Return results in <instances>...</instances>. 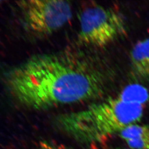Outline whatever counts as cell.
I'll list each match as a JSON object with an SVG mask.
<instances>
[{"label":"cell","mask_w":149,"mask_h":149,"mask_svg":"<svg viewBox=\"0 0 149 149\" xmlns=\"http://www.w3.org/2000/svg\"><path fill=\"white\" fill-rule=\"evenodd\" d=\"M6 83L21 104L42 110L98 98L108 78L91 58L66 50L32 56L10 72Z\"/></svg>","instance_id":"6da1fadb"},{"label":"cell","mask_w":149,"mask_h":149,"mask_svg":"<svg viewBox=\"0 0 149 149\" xmlns=\"http://www.w3.org/2000/svg\"><path fill=\"white\" fill-rule=\"evenodd\" d=\"M143 105L118 97L95 103L79 111L60 115L56 120L60 131L83 144L102 142L128 125L141 121Z\"/></svg>","instance_id":"7a4b0ae2"},{"label":"cell","mask_w":149,"mask_h":149,"mask_svg":"<svg viewBox=\"0 0 149 149\" xmlns=\"http://www.w3.org/2000/svg\"><path fill=\"white\" fill-rule=\"evenodd\" d=\"M79 42L103 48L125 35V20L118 12L110 7L93 5L86 7L79 16Z\"/></svg>","instance_id":"3957f363"},{"label":"cell","mask_w":149,"mask_h":149,"mask_svg":"<svg viewBox=\"0 0 149 149\" xmlns=\"http://www.w3.org/2000/svg\"><path fill=\"white\" fill-rule=\"evenodd\" d=\"M25 28L37 36L55 33L72 17V8L63 0H25L17 2Z\"/></svg>","instance_id":"277c9868"},{"label":"cell","mask_w":149,"mask_h":149,"mask_svg":"<svg viewBox=\"0 0 149 149\" xmlns=\"http://www.w3.org/2000/svg\"><path fill=\"white\" fill-rule=\"evenodd\" d=\"M131 74L135 80L149 81V37L135 44L130 54Z\"/></svg>","instance_id":"5b68a950"},{"label":"cell","mask_w":149,"mask_h":149,"mask_svg":"<svg viewBox=\"0 0 149 149\" xmlns=\"http://www.w3.org/2000/svg\"><path fill=\"white\" fill-rule=\"evenodd\" d=\"M133 149H149V126L132 124L128 125L119 133Z\"/></svg>","instance_id":"8992f818"},{"label":"cell","mask_w":149,"mask_h":149,"mask_svg":"<svg viewBox=\"0 0 149 149\" xmlns=\"http://www.w3.org/2000/svg\"><path fill=\"white\" fill-rule=\"evenodd\" d=\"M118 97L127 102L143 105L149 100L148 89L141 84H135L127 86Z\"/></svg>","instance_id":"52a82bcc"},{"label":"cell","mask_w":149,"mask_h":149,"mask_svg":"<svg viewBox=\"0 0 149 149\" xmlns=\"http://www.w3.org/2000/svg\"><path fill=\"white\" fill-rule=\"evenodd\" d=\"M39 149H67V148L62 144L43 141L40 143Z\"/></svg>","instance_id":"ba28073f"},{"label":"cell","mask_w":149,"mask_h":149,"mask_svg":"<svg viewBox=\"0 0 149 149\" xmlns=\"http://www.w3.org/2000/svg\"><path fill=\"white\" fill-rule=\"evenodd\" d=\"M1 3V1H0V3Z\"/></svg>","instance_id":"9c48e42d"}]
</instances>
